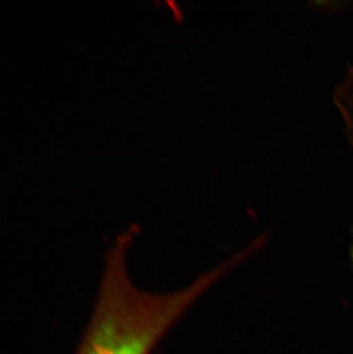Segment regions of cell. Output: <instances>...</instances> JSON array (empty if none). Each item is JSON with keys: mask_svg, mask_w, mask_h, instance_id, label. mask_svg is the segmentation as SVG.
Here are the masks:
<instances>
[{"mask_svg": "<svg viewBox=\"0 0 353 354\" xmlns=\"http://www.w3.org/2000/svg\"><path fill=\"white\" fill-rule=\"evenodd\" d=\"M136 230L117 237L106 254L97 301L76 354H150L168 331L207 294L240 258L204 273L169 292L145 290L134 283L127 264Z\"/></svg>", "mask_w": 353, "mask_h": 354, "instance_id": "cell-1", "label": "cell"}, {"mask_svg": "<svg viewBox=\"0 0 353 354\" xmlns=\"http://www.w3.org/2000/svg\"><path fill=\"white\" fill-rule=\"evenodd\" d=\"M335 102L343 116L347 138L353 146V69L347 73L336 91Z\"/></svg>", "mask_w": 353, "mask_h": 354, "instance_id": "cell-2", "label": "cell"}, {"mask_svg": "<svg viewBox=\"0 0 353 354\" xmlns=\"http://www.w3.org/2000/svg\"><path fill=\"white\" fill-rule=\"evenodd\" d=\"M351 259H352V266H353V240H352V247H351Z\"/></svg>", "mask_w": 353, "mask_h": 354, "instance_id": "cell-3", "label": "cell"}]
</instances>
